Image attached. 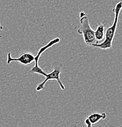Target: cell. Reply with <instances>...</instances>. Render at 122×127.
<instances>
[{
  "label": "cell",
  "mask_w": 122,
  "mask_h": 127,
  "mask_svg": "<svg viewBox=\"0 0 122 127\" xmlns=\"http://www.w3.org/2000/svg\"><path fill=\"white\" fill-rule=\"evenodd\" d=\"M122 7V1L117 2L115 5V7L112 9V11L115 14L114 20L113 23L109 27L105 29V39L103 42L101 43H95L92 45V47L98 48L102 50H107L111 48L112 47V43L116 33L117 28L118 22L119 20V15L121 12Z\"/></svg>",
  "instance_id": "6da1fadb"
},
{
  "label": "cell",
  "mask_w": 122,
  "mask_h": 127,
  "mask_svg": "<svg viewBox=\"0 0 122 127\" xmlns=\"http://www.w3.org/2000/svg\"><path fill=\"white\" fill-rule=\"evenodd\" d=\"M80 27L77 30V33L83 35L85 44L92 46L94 43H97L94 35V30L90 27L89 19L85 12L80 13Z\"/></svg>",
  "instance_id": "7a4b0ae2"
},
{
  "label": "cell",
  "mask_w": 122,
  "mask_h": 127,
  "mask_svg": "<svg viewBox=\"0 0 122 127\" xmlns=\"http://www.w3.org/2000/svg\"><path fill=\"white\" fill-rule=\"evenodd\" d=\"M60 42V38H55V39H53L51 40H50L47 44H46L45 45L43 46V47H42L39 49L38 51L36 53V55H35V62H34L35 63V65L31 68V70H30V73H37L39 74V75H43V76H45L46 75L47 73L44 72V71L39 66V61H40V58L41 56V55H43V53H44L47 50H48L50 48L53 47V45L59 43Z\"/></svg>",
  "instance_id": "3957f363"
},
{
  "label": "cell",
  "mask_w": 122,
  "mask_h": 127,
  "mask_svg": "<svg viewBox=\"0 0 122 127\" xmlns=\"http://www.w3.org/2000/svg\"><path fill=\"white\" fill-rule=\"evenodd\" d=\"M60 74H61V71L59 70L58 69H57V68H53V70L52 71H51L50 73H47L46 75L44 76L45 78H44V81L36 86L35 90L36 91H42L45 87V84L47 82L49 81L57 80L61 89L63 90V91H65V85L62 83V81L60 80Z\"/></svg>",
  "instance_id": "277c9868"
},
{
  "label": "cell",
  "mask_w": 122,
  "mask_h": 127,
  "mask_svg": "<svg viewBox=\"0 0 122 127\" xmlns=\"http://www.w3.org/2000/svg\"><path fill=\"white\" fill-rule=\"evenodd\" d=\"M13 62H18L23 65H30L35 62V55H33L32 53L25 52L18 58H14L12 57L11 53L9 52L7 54V64H10Z\"/></svg>",
  "instance_id": "5b68a950"
},
{
  "label": "cell",
  "mask_w": 122,
  "mask_h": 127,
  "mask_svg": "<svg viewBox=\"0 0 122 127\" xmlns=\"http://www.w3.org/2000/svg\"><path fill=\"white\" fill-rule=\"evenodd\" d=\"M106 117V114L105 112H102V113H99V112H95L90 113L87 115L86 118L89 120L92 125H96L98 124L101 120H104Z\"/></svg>",
  "instance_id": "8992f818"
},
{
  "label": "cell",
  "mask_w": 122,
  "mask_h": 127,
  "mask_svg": "<svg viewBox=\"0 0 122 127\" xmlns=\"http://www.w3.org/2000/svg\"><path fill=\"white\" fill-rule=\"evenodd\" d=\"M105 34V25L103 23H98L96 29L94 30V35L97 42L103 40Z\"/></svg>",
  "instance_id": "52a82bcc"
},
{
  "label": "cell",
  "mask_w": 122,
  "mask_h": 127,
  "mask_svg": "<svg viewBox=\"0 0 122 127\" xmlns=\"http://www.w3.org/2000/svg\"><path fill=\"white\" fill-rule=\"evenodd\" d=\"M85 124H86V126H87V127H90L92 126V125H91V124H90V122L89 121V120H88V119H87V118H86V119L85 120Z\"/></svg>",
  "instance_id": "ba28073f"
},
{
  "label": "cell",
  "mask_w": 122,
  "mask_h": 127,
  "mask_svg": "<svg viewBox=\"0 0 122 127\" xmlns=\"http://www.w3.org/2000/svg\"><path fill=\"white\" fill-rule=\"evenodd\" d=\"M3 29H4L3 26H2V25H1V23H0V32H2V31H3Z\"/></svg>",
  "instance_id": "9c48e42d"
}]
</instances>
